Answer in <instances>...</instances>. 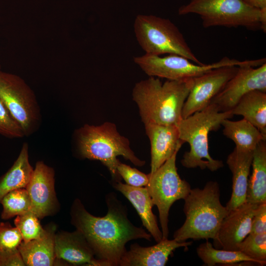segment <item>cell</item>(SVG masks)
Returning <instances> with one entry per match:
<instances>
[{"label":"cell","instance_id":"obj_22","mask_svg":"<svg viewBox=\"0 0 266 266\" xmlns=\"http://www.w3.org/2000/svg\"><path fill=\"white\" fill-rule=\"evenodd\" d=\"M255 126L266 137V92L251 91L244 95L232 110Z\"/></svg>","mask_w":266,"mask_h":266},{"label":"cell","instance_id":"obj_5","mask_svg":"<svg viewBox=\"0 0 266 266\" xmlns=\"http://www.w3.org/2000/svg\"><path fill=\"white\" fill-rule=\"evenodd\" d=\"M233 116L232 111L221 112L215 104L210 103L202 110L182 118L176 125L179 138L189 144L190 150L183 155L182 165L187 168L199 167L211 171L222 168L223 162L213 159L209 154L208 135L210 132L217 130L224 120Z\"/></svg>","mask_w":266,"mask_h":266},{"label":"cell","instance_id":"obj_26","mask_svg":"<svg viewBox=\"0 0 266 266\" xmlns=\"http://www.w3.org/2000/svg\"><path fill=\"white\" fill-rule=\"evenodd\" d=\"M23 241L19 230L8 223H0V266L7 265L11 258L19 252Z\"/></svg>","mask_w":266,"mask_h":266},{"label":"cell","instance_id":"obj_13","mask_svg":"<svg viewBox=\"0 0 266 266\" xmlns=\"http://www.w3.org/2000/svg\"><path fill=\"white\" fill-rule=\"evenodd\" d=\"M258 205L246 201L229 212L213 239V246L220 249L238 251L239 243L250 233L252 218Z\"/></svg>","mask_w":266,"mask_h":266},{"label":"cell","instance_id":"obj_14","mask_svg":"<svg viewBox=\"0 0 266 266\" xmlns=\"http://www.w3.org/2000/svg\"><path fill=\"white\" fill-rule=\"evenodd\" d=\"M31 203V211L38 218L52 214L57 206L54 189V171L42 161L35 165L26 188Z\"/></svg>","mask_w":266,"mask_h":266},{"label":"cell","instance_id":"obj_31","mask_svg":"<svg viewBox=\"0 0 266 266\" xmlns=\"http://www.w3.org/2000/svg\"><path fill=\"white\" fill-rule=\"evenodd\" d=\"M117 169L121 178L126 184L133 187H146L149 182V174H145L135 168L119 162Z\"/></svg>","mask_w":266,"mask_h":266},{"label":"cell","instance_id":"obj_1","mask_svg":"<svg viewBox=\"0 0 266 266\" xmlns=\"http://www.w3.org/2000/svg\"><path fill=\"white\" fill-rule=\"evenodd\" d=\"M105 202L106 215L97 217L88 212L76 199L71 207V222L84 235L98 259L105 266H118L127 250V242L140 238L151 241L152 236L132 223L126 206L114 193L106 195Z\"/></svg>","mask_w":266,"mask_h":266},{"label":"cell","instance_id":"obj_24","mask_svg":"<svg viewBox=\"0 0 266 266\" xmlns=\"http://www.w3.org/2000/svg\"><path fill=\"white\" fill-rule=\"evenodd\" d=\"M221 125L223 134L232 140L238 149L254 151L262 141L266 140V137L255 126L243 118L238 121L227 119Z\"/></svg>","mask_w":266,"mask_h":266},{"label":"cell","instance_id":"obj_33","mask_svg":"<svg viewBox=\"0 0 266 266\" xmlns=\"http://www.w3.org/2000/svg\"><path fill=\"white\" fill-rule=\"evenodd\" d=\"M248 6L258 9L266 7V0H243Z\"/></svg>","mask_w":266,"mask_h":266},{"label":"cell","instance_id":"obj_20","mask_svg":"<svg viewBox=\"0 0 266 266\" xmlns=\"http://www.w3.org/2000/svg\"><path fill=\"white\" fill-rule=\"evenodd\" d=\"M55 227L46 229L41 237L28 242L22 241L18 250L25 266H51L56 262L55 253Z\"/></svg>","mask_w":266,"mask_h":266},{"label":"cell","instance_id":"obj_8","mask_svg":"<svg viewBox=\"0 0 266 266\" xmlns=\"http://www.w3.org/2000/svg\"><path fill=\"white\" fill-rule=\"evenodd\" d=\"M179 150L166 160L152 173L146 187L154 205H156L159 214L163 239L168 238V216L170 207L176 200H184L189 194L190 184L182 179L177 172L176 159Z\"/></svg>","mask_w":266,"mask_h":266},{"label":"cell","instance_id":"obj_3","mask_svg":"<svg viewBox=\"0 0 266 266\" xmlns=\"http://www.w3.org/2000/svg\"><path fill=\"white\" fill-rule=\"evenodd\" d=\"M220 197L219 186L216 181L207 182L202 189H191L184 200L185 222L174 232L173 239L179 242L189 239H214L223 219L228 214Z\"/></svg>","mask_w":266,"mask_h":266},{"label":"cell","instance_id":"obj_25","mask_svg":"<svg viewBox=\"0 0 266 266\" xmlns=\"http://www.w3.org/2000/svg\"><path fill=\"white\" fill-rule=\"evenodd\" d=\"M198 257L209 266L216 264L231 265L238 262H252L259 264L254 260L239 251H230L215 248L208 240L197 248Z\"/></svg>","mask_w":266,"mask_h":266},{"label":"cell","instance_id":"obj_32","mask_svg":"<svg viewBox=\"0 0 266 266\" xmlns=\"http://www.w3.org/2000/svg\"><path fill=\"white\" fill-rule=\"evenodd\" d=\"M266 233V203L258 204L252 218L251 233Z\"/></svg>","mask_w":266,"mask_h":266},{"label":"cell","instance_id":"obj_6","mask_svg":"<svg viewBox=\"0 0 266 266\" xmlns=\"http://www.w3.org/2000/svg\"><path fill=\"white\" fill-rule=\"evenodd\" d=\"M136 39L146 54H176L199 65L195 56L177 27L169 19L153 15L139 14L133 24Z\"/></svg>","mask_w":266,"mask_h":266},{"label":"cell","instance_id":"obj_30","mask_svg":"<svg viewBox=\"0 0 266 266\" xmlns=\"http://www.w3.org/2000/svg\"><path fill=\"white\" fill-rule=\"evenodd\" d=\"M0 134L11 138L25 136L21 127L12 117L0 99Z\"/></svg>","mask_w":266,"mask_h":266},{"label":"cell","instance_id":"obj_34","mask_svg":"<svg viewBox=\"0 0 266 266\" xmlns=\"http://www.w3.org/2000/svg\"><path fill=\"white\" fill-rule=\"evenodd\" d=\"M260 10L259 22L260 23V29L264 32L266 31V7Z\"/></svg>","mask_w":266,"mask_h":266},{"label":"cell","instance_id":"obj_35","mask_svg":"<svg viewBox=\"0 0 266 266\" xmlns=\"http://www.w3.org/2000/svg\"></svg>","mask_w":266,"mask_h":266},{"label":"cell","instance_id":"obj_19","mask_svg":"<svg viewBox=\"0 0 266 266\" xmlns=\"http://www.w3.org/2000/svg\"><path fill=\"white\" fill-rule=\"evenodd\" d=\"M112 185L121 192L133 204L136 210L143 226L157 243L163 239L162 231L158 225L156 216L152 211L154 204L146 187H137L112 181Z\"/></svg>","mask_w":266,"mask_h":266},{"label":"cell","instance_id":"obj_17","mask_svg":"<svg viewBox=\"0 0 266 266\" xmlns=\"http://www.w3.org/2000/svg\"><path fill=\"white\" fill-rule=\"evenodd\" d=\"M56 258L73 265L105 266L95 258V254L84 235L78 231L55 234Z\"/></svg>","mask_w":266,"mask_h":266},{"label":"cell","instance_id":"obj_23","mask_svg":"<svg viewBox=\"0 0 266 266\" xmlns=\"http://www.w3.org/2000/svg\"><path fill=\"white\" fill-rule=\"evenodd\" d=\"M34 169L29 160V147L23 143L20 154L12 166L0 177V202L9 192L26 188L33 174Z\"/></svg>","mask_w":266,"mask_h":266},{"label":"cell","instance_id":"obj_7","mask_svg":"<svg viewBox=\"0 0 266 266\" xmlns=\"http://www.w3.org/2000/svg\"><path fill=\"white\" fill-rule=\"evenodd\" d=\"M179 15H199L203 27H243L260 29V10L247 5L243 0H191L178 9Z\"/></svg>","mask_w":266,"mask_h":266},{"label":"cell","instance_id":"obj_12","mask_svg":"<svg viewBox=\"0 0 266 266\" xmlns=\"http://www.w3.org/2000/svg\"><path fill=\"white\" fill-rule=\"evenodd\" d=\"M238 66L219 67L194 78V84L184 102L182 118L207 107L236 73Z\"/></svg>","mask_w":266,"mask_h":266},{"label":"cell","instance_id":"obj_11","mask_svg":"<svg viewBox=\"0 0 266 266\" xmlns=\"http://www.w3.org/2000/svg\"><path fill=\"white\" fill-rule=\"evenodd\" d=\"M254 90L266 92V63L257 67L248 65L238 66L210 103L215 104L221 112L232 111L244 95Z\"/></svg>","mask_w":266,"mask_h":266},{"label":"cell","instance_id":"obj_10","mask_svg":"<svg viewBox=\"0 0 266 266\" xmlns=\"http://www.w3.org/2000/svg\"><path fill=\"white\" fill-rule=\"evenodd\" d=\"M133 61L148 76L170 80L194 78L219 67L247 65L254 66L256 63L255 60L241 61L224 57L213 64L199 65L176 54L162 57L146 54L134 57Z\"/></svg>","mask_w":266,"mask_h":266},{"label":"cell","instance_id":"obj_9","mask_svg":"<svg viewBox=\"0 0 266 266\" xmlns=\"http://www.w3.org/2000/svg\"><path fill=\"white\" fill-rule=\"evenodd\" d=\"M0 99L25 136L38 130L41 121L40 107L34 92L23 78L0 70Z\"/></svg>","mask_w":266,"mask_h":266},{"label":"cell","instance_id":"obj_29","mask_svg":"<svg viewBox=\"0 0 266 266\" xmlns=\"http://www.w3.org/2000/svg\"><path fill=\"white\" fill-rule=\"evenodd\" d=\"M14 224L24 242L38 239L44 235L46 231V229L42 227L38 218L31 211L17 215Z\"/></svg>","mask_w":266,"mask_h":266},{"label":"cell","instance_id":"obj_27","mask_svg":"<svg viewBox=\"0 0 266 266\" xmlns=\"http://www.w3.org/2000/svg\"><path fill=\"white\" fill-rule=\"evenodd\" d=\"M3 206L1 218L8 219L31 211V203L26 188L11 191L1 200Z\"/></svg>","mask_w":266,"mask_h":266},{"label":"cell","instance_id":"obj_21","mask_svg":"<svg viewBox=\"0 0 266 266\" xmlns=\"http://www.w3.org/2000/svg\"><path fill=\"white\" fill-rule=\"evenodd\" d=\"M246 201L256 204L266 203V142L262 141L253 151Z\"/></svg>","mask_w":266,"mask_h":266},{"label":"cell","instance_id":"obj_16","mask_svg":"<svg viewBox=\"0 0 266 266\" xmlns=\"http://www.w3.org/2000/svg\"><path fill=\"white\" fill-rule=\"evenodd\" d=\"M192 241L179 242L173 239H162L156 245L142 247L138 243L130 246L121 259L120 266H164L177 248H187Z\"/></svg>","mask_w":266,"mask_h":266},{"label":"cell","instance_id":"obj_15","mask_svg":"<svg viewBox=\"0 0 266 266\" xmlns=\"http://www.w3.org/2000/svg\"><path fill=\"white\" fill-rule=\"evenodd\" d=\"M151 146L150 173L155 172L184 143L179 138L176 125L144 124Z\"/></svg>","mask_w":266,"mask_h":266},{"label":"cell","instance_id":"obj_4","mask_svg":"<svg viewBox=\"0 0 266 266\" xmlns=\"http://www.w3.org/2000/svg\"><path fill=\"white\" fill-rule=\"evenodd\" d=\"M76 148L83 158L98 160L109 171L113 181H121L117 166L122 156L134 165L142 166L145 161L139 159L130 146L129 140L122 135L115 124L105 122L100 125L85 124L74 133Z\"/></svg>","mask_w":266,"mask_h":266},{"label":"cell","instance_id":"obj_28","mask_svg":"<svg viewBox=\"0 0 266 266\" xmlns=\"http://www.w3.org/2000/svg\"><path fill=\"white\" fill-rule=\"evenodd\" d=\"M238 251L256 261L259 265L266 264V233H250L239 244Z\"/></svg>","mask_w":266,"mask_h":266},{"label":"cell","instance_id":"obj_18","mask_svg":"<svg viewBox=\"0 0 266 266\" xmlns=\"http://www.w3.org/2000/svg\"><path fill=\"white\" fill-rule=\"evenodd\" d=\"M253 151L235 147L228 156L227 164L233 181L231 197L226 206L228 213L246 202Z\"/></svg>","mask_w":266,"mask_h":266},{"label":"cell","instance_id":"obj_2","mask_svg":"<svg viewBox=\"0 0 266 266\" xmlns=\"http://www.w3.org/2000/svg\"><path fill=\"white\" fill-rule=\"evenodd\" d=\"M193 84L194 78L163 83L151 76L136 83L132 98L144 125H177L182 119L183 105Z\"/></svg>","mask_w":266,"mask_h":266}]
</instances>
